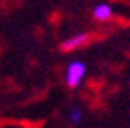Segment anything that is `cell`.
Returning a JSON list of instances; mask_svg holds the SVG:
<instances>
[{"mask_svg":"<svg viewBox=\"0 0 130 128\" xmlns=\"http://www.w3.org/2000/svg\"><path fill=\"white\" fill-rule=\"evenodd\" d=\"M92 14H94L96 20H107V18H110V14H112V7L108 4H100V6L94 7Z\"/></svg>","mask_w":130,"mask_h":128,"instance_id":"3957f363","label":"cell"},{"mask_svg":"<svg viewBox=\"0 0 130 128\" xmlns=\"http://www.w3.org/2000/svg\"><path fill=\"white\" fill-rule=\"evenodd\" d=\"M87 40H89V34L79 33V34H76V36H72V38H69V40H65L61 47H63V51H72V49H78V47H81Z\"/></svg>","mask_w":130,"mask_h":128,"instance_id":"7a4b0ae2","label":"cell"},{"mask_svg":"<svg viewBox=\"0 0 130 128\" xmlns=\"http://www.w3.org/2000/svg\"><path fill=\"white\" fill-rule=\"evenodd\" d=\"M87 69H85V63H81V61H72L71 65L67 67V85L71 88H76L79 83H81V79H83Z\"/></svg>","mask_w":130,"mask_h":128,"instance_id":"6da1fadb","label":"cell"},{"mask_svg":"<svg viewBox=\"0 0 130 128\" xmlns=\"http://www.w3.org/2000/svg\"><path fill=\"white\" fill-rule=\"evenodd\" d=\"M79 121H81V110L72 108L71 110V123H79Z\"/></svg>","mask_w":130,"mask_h":128,"instance_id":"277c9868","label":"cell"}]
</instances>
